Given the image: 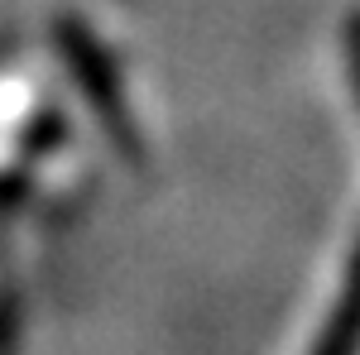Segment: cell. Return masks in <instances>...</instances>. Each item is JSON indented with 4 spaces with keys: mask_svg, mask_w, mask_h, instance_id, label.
<instances>
[{
    "mask_svg": "<svg viewBox=\"0 0 360 355\" xmlns=\"http://www.w3.org/2000/svg\"><path fill=\"white\" fill-rule=\"evenodd\" d=\"M58 39H63V58H68V67L77 72V82H82L86 101L96 106V115H101V120H106L111 139L125 149V154H139V139H135V130H130L125 101H120L115 67H111V58L101 53V44H91L77 20H63V25H58Z\"/></svg>",
    "mask_w": 360,
    "mask_h": 355,
    "instance_id": "obj_1",
    "label": "cell"
},
{
    "mask_svg": "<svg viewBox=\"0 0 360 355\" xmlns=\"http://www.w3.org/2000/svg\"><path fill=\"white\" fill-rule=\"evenodd\" d=\"M356 346H360V245L351 254L341 302H336L332 322H327V331H322V341H317L312 355H356Z\"/></svg>",
    "mask_w": 360,
    "mask_h": 355,
    "instance_id": "obj_2",
    "label": "cell"
},
{
    "mask_svg": "<svg viewBox=\"0 0 360 355\" xmlns=\"http://www.w3.org/2000/svg\"><path fill=\"white\" fill-rule=\"evenodd\" d=\"M346 53H351V77H356V91H360V15L346 25Z\"/></svg>",
    "mask_w": 360,
    "mask_h": 355,
    "instance_id": "obj_3",
    "label": "cell"
}]
</instances>
